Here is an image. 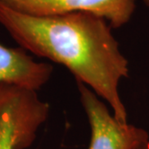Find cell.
<instances>
[{
	"label": "cell",
	"mask_w": 149,
	"mask_h": 149,
	"mask_svg": "<svg viewBox=\"0 0 149 149\" xmlns=\"http://www.w3.org/2000/svg\"><path fill=\"white\" fill-rule=\"evenodd\" d=\"M0 24L24 50L66 67L127 123L118 85L128 76V61L105 19L86 12L32 16L0 3Z\"/></svg>",
	"instance_id": "cell-1"
},
{
	"label": "cell",
	"mask_w": 149,
	"mask_h": 149,
	"mask_svg": "<svg viewBox=\"0 0 149 149\" xmlns=\"http://www.w3.org/2000/svg\"><path fill=\"white\" fill-rule=\"evenodd\" d=\"M49 113L36 91L0 84V149L30 148Z\"/></svg>",
	"instance_id": "cell-2"
},
{
	"label": "cell",
	"mask_w": 149,
	"mask_h": 149,
	"mask_svg": "<svg viewBox=\"0 0 149 149\" xmlns=\"http://www.w3.org/2000/svg\"><path fill=\"white\" fill-rule=\"evenodd\" d=\"M76 82L91 127L88 149H136L148 141L146 130L118 120L94 91L83 83Z\"/></svg>",
	"instance_id": "cell-3"
},
{
	"label": "cell",
	"mask_w": 149,
	"mask_h": 149,
	"mask_svg": "<svg viewBox=\"0 0 149 149\" xmlns=\"http://www.w3.org/2000/svg\"><path fill=\"white\" fill-rule=\"evenodd\" d=\"M13 10L32 16H55L86 12L105 19L112 28L127 24L136 0H0Z\"/></svg>",
	"instance_id": "cell-4"
},
{
	"label": "cell",
	"mask_w": 149,
	"mask_h": 149,
	"mask_svg": "<svg viewBox=\"0 0 149 149\" xmlns=\"http://www.w3.org/2000/svg\"><path fill=\"white\" fill-rule=\"evenodd\" d=\"M23 48L7 47L0 43V84L37 91L50 80L53 66L37 62Z\"/></svg>",
	"instance_id": "cell-5"
},
{
	"label": "cell",
	"mask_w": 149,
	"mask_h": 149,
	"mask_svg": "<svg viewBox=\"0 0 149 149\" xmlns=\"http://www.w3.org/2000/svg\"><path fill=\"white\" fill-rule=\"evenodd\" d=\"M136 149H149V140L148 142L142 144V145H140L139 148H137Z\"/></svg>",
	"instance_id": "cell-6"
},
{
	"label": "cell",
	"mask_w": 149,
	"mask_h": 149,
	"mask_svg": "<svg viewBox=\"0 0 149 149\" xmlns=\"http://www.w3.org/2000/svg\"><path fill=\"white\" fill-rule=\"evenodd\" d=\"M143 2L145 5L148 6V7L149 8V0H143Z\"/></svg>",
	"instance_id": "cell-7"
}]
</instances>
